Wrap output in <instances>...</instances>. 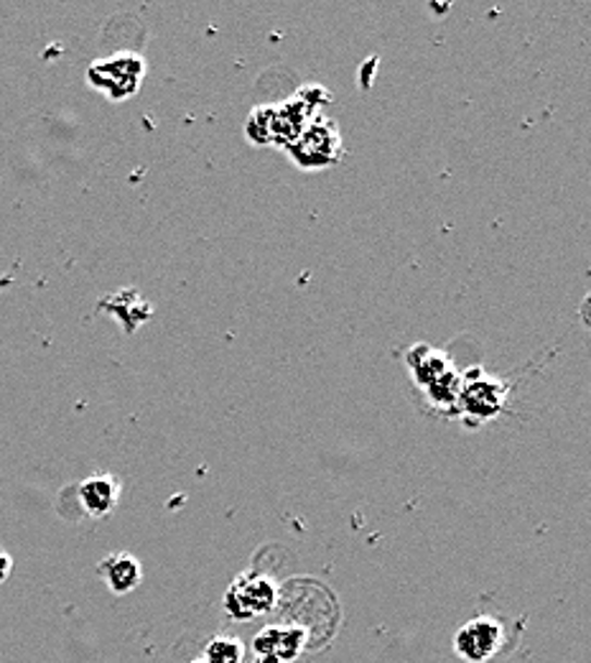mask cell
Segmentation results:
<instances>
[{"label": "cell", "mask_w": 591, "mask_h": 663, "mask_svg": "<svg viewBox=\"0 0 591 663\" xmlns=\"http://www.w3.org/2000/svg\"><path fill=\"white\" fill-rule=\"evenodd\" d=\"M306 630L298 625H266L263 630L253 638V651L256 655H271L279 663H291L304 653Z\"/></svg>", "instance_id": "5b68a950"}, {"label": "cell", "mask_w": 591, "mask_h": 663, "mask_svg": "<svg viewBox=\"0 0 591 663\" xmlns=\"http://www.w3.org/2000/svg\"><path fill=\"white\" fill-rule=\"evenodd\" d=\"M340 131H336L334 121H313L306 125L294 144H291V154L301 167L317 169L329 167V163L340 159Z\"/></svg>", "instance_id": "277c9868"}, {"label": "cell", "mask_w": 591, "mask_h": 663, "mask_svg": "<svg viewBox=\"0 0 591 663\" xmlns=\"http://www.w3.org/2000/svg\"><path fill=\"white\" fill-rule=\"evenodd\" d=\"M245 659V646L237 638L230 636H217L207 643L205 655L201 661L205 663H243Z\"/></svg>", "instance_id": "ba28073f"}, {"label": "cell", "mask_w": 591, "mask_h": 663, "mask_svg": "<svg viewBox=\"0 0 591 663\" xmlns=\"http://www.w3.org/2000/svg\"><path fill=\"white\" fill-rule=\"evenodd\" d=\"M11 569H13V558L9 554H5L3 549H0V585H3L5 579H9Z\"/></svg>", "instance_id": "9c48e42d"}, {"label": "cell", "mask_w": 591, "mask_h": 663, "mask_svg": "<svg viewBox=\"0 0 591 663\" xmlns=\"http://www.w3.org/2000/svg\"><path fill=\"white\" fill-rule=\"evenodd\" d=\"M192 663H205V661H201V659H197V661H192Z\"/></svg>", "instance_id": "30bf717a"}, {"label": "cell", "mask_w": 591, "mask_h": 663, "mask_svg": "<svg viewBox=\"0 0 591 663\" xmlns=\"http://www.w3.org/2000/svg\"><path fill=\"white\" fill-rule=\"evenodd\" d=\"M505 643V628L495 617L477 615L454 633V653L464 663H488Z\"/></svg>", "instance_id": "7a4b0ae2"}, {"label": "cell", "mask_w": 591, "mask_h": 663, "mask_svg": "<svg viewBox=\"0 0 591 663\" xmlns=\"http://www.w3.org/2000/svg\"><path fill=\"white\" fill-rule=\"evenodd\" d=\"M100 577L110 587L112 594H128L140 585L144 569H140L136 556L118 551V554H110L104 562H100Z\"/></svg>", "instance_id": "52a82bcc"}, {"label": "cell", "mask_w": 591, "mask_h": 663, "mask_svg": "<svg viewBox=\"0 0 591 663\" xmlns=\"http://www.w3.org/2000/svg\"><path fill=\"white\" fill-rule=\"evenodd\" d=\"M140 77H144V62L136 54H115L110 59H100L89 70V82L112 100L128 98V95L136 93Z\"/></svg>", "instance_id": "3957f363"}, {"label": "cell", "mask_w": 591, "mask_h": 663, "mask_svg": "<svg viewBox=\"0 0 591 663\" xmlns=\"http://www.w3.org/2000/svg\"><path fill=\"white\" fill-rule=\"evenodd\" d=\"M275 602H279V587L258 572H245L224 592V610L237 623H248L253 617L271 613Z\"/></svg>", "instance_id": "6da1fadb"}, {"label": "cell", "mask_w": 591, "mask_h": 663, "mask_svg": "<svg viewBox=\"0 0 591 663\" xmlns=\"http://www.w3.org/2000/svg\"><path fill=\"white\" fill-rule=\"evenodd\" d=\"M77 495H79V505L85 508L89 518H102L118 505V498H121V482L112 478V475H95V478H87L82 482Z\"/></svg>", "instance_id": "8992f818"}]
</instances>
